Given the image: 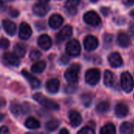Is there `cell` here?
Returning a JSON list of instances; mask_svg holds the SVG:
<instances>
[{"instance_id":"d6986e66","label":"cell","mask_w":134,"mask_h":134,"mask_svg":"<svg viewBox=\"0 0 134 134\" xmlns=\"http://www.w3.org/2000/svg\"><path fill=\"white\" fill-rule=\"evenodd\" d=\"M80 2V0H67L65 3V8L70 14H75L77 13V7Z\"/></svg>"},{"instance_id":"681fc988","label":"cell","mask_w":134,"mask_h":134,"mask_svg":"<svg viewBox=\"0 0 134 134\" xmlns=\"http://www.w3.org/2000/svg\"><path fill=\"white\" fill-rule=\"evenodd\" d=\"M26 134H42V133H27Z\"/></svg>"},{"instance_id":"cb8c5ba5","label":"cell","mask_w":134,"mask_h":134,"mask_svg":"<svg viewBox=\"0 0 134 134\" xmlns=\"http://www.w3.org/2000/svg\"><path fill=\"white\" fill-rule=\"evenodd\" d=\"M120 132L123 134H133V126L129 122H125L120 126Z\"/></svg>"},{"instance_id":"d590c367","label":"cell","mask_w":134,"mask_h":134,"mask_svg":"<svg viewBox=\"0 0 134 134\" xmlns=\"http://www.w3.org/2000/svg\"><path fill=\"white\" fill-rule=\"evenodd\" d=\"M76 90V86L74 85H68L65 87V92L68 93H71L73 92H75Z\"/></svg>"},{"instance_id":"ba28073f","label":"cell","mask_w":134,"mask_h":134,"mask_svg":"<svg viewBox=\"0 0 134 134\" xmlns=\"http://www.w3.org/2000/svg\"><path fill=\"white\" fill-rule=\"evenodd\" d=\"M98 44V39L93 35H88L84 39V47L88 51H92L97 49Z\"/></svg>"},{"instance_id":"4dcf8cb0","label":"cell","mask_w":134,"mask_h":134,"mask_svg":"<svg viewBox=\"0 0 134 134\" xmlns=\"http://www.w3.org/2000/svg\"><path fill=\"white\" fill-rule=\"evenodd\" d=\"M82 99V101L83 103V104L86 106V107H89L91 103H92V100H93V98L91 97L90 94H88V93H85L81 97Z\"/></svg>"},{"instance_id":"1f68e13d","label":"cell","mask_w":134,"mask_h":134,"mask_svg":"<svg viewBox=\"0 0 134 134\" xmlns=\"http://www.w3.org/2000/svg\"><path fill=\"white\" fill-rule=\"evenodd\" d=\"M41 56H42V53L38 50L34 49L30 53V59L31 60H37L41 57Z\"/></svg>"},{"instance_id":"60d3db41","label":"cell","mask_w":134,"mask_h":134,"mask_svg":"<svg viewBox=\"0 0 134 134\" xmlns=\"http://www.w3.org/2000/svg\"><path fill=\"white\" fill-rule=\"evenodd\" d=\"M122 2L126 6H131L134 3V0H122Z\"/></svg>"},{"instance_id":"7dc6e473","label":"cell","mask_w":134,"mask_h":134,"mask_svg":"<svg viewBox=\"0 0 134 134\" xmlns=\"http://www.w3.org/2000/svg\"><path fill=\"white\" fill-rule=\"evenodd\" d=\"M3 117H4V115H2V113H0V121H1V120H2V119H3Z\"/></svg>"},{"instance_id":"f1b7e54d","label":"cell","mask_w":134,"mask_h":134,"mask_svg":"<svg viewBox=\"0 0 134 134\" xmlns=\"http://www.w3.org/2000/svg\"><path fill=\"white\" fill-rule=\"evenodd\" d=\"M110 108V104L108 101H101L97 105V111L100 114L106 113Z\"/></svg>"},{"instance_id":"277c9868","label":"cell","mask_w":134,"mask_h":134,"mask_svg":"<svg viewBox=\"0 0 134 134\" xmlns=\"http://www.w3.org/2000/svg\"><path fill=\"white\" fill-rule=\"evenodd\" d=\"M100 79V71L97 68L89 69L86 73V81L89 85H97Z\"/></svg>"},{"instance_id":"52a82bcc","label":"cell","mask_w":134,"mask_h":134,"mask_svg":"<svg viewBox=\"0 0 134 134\" xmlns=\"http://www.w3.org/2000/svg\"><path fill=\"white\" fill-rule=\"evenodd\" d=\"M72 35V27L70 25L64 26L57 35L56 36V41L57 42H61L68 38H70Z\"/></svg>"},{"instance_id":"6da1fadb","label":"cell","mask_w":134,"mask_h":134,"mask_svg":"<svg viewBox=\"0 0 134 134\" xmlns=\"http://www.w3.org/2000/svg\"><path fill=\"white\" fill-rule=\"evenodd\" d=\"M34 99L38 102L42 107L48 110H53V111H57L59 109V105L57 102L53 101V100H50L42 95V93H35L34 95Z\"/></svg>"},{"instance_id":"8fae6325","label":"cell","mask_w":134,"mask_h":134,"mask_svg":"<svg viewBox=\"0 0 134 134\" xmlns=\"http://www.w3.org/2000/svg\"><path fill=\"white\" fill-rule=\"evenodd\" d=\"M49 10V5L45 3L39 2L38 4H35L33 7V11H34L35 14L37 16H45L48 13Z\"/></svg>"},{"instance_id":"ee69618b","label":"cell","mask_w":134,"mask_h":134,"mask_svg":"<svg viewBox=\"0 0 134 134\" xmlns=\"http://www.w3.org/2000/svg\"><path fill=\"white\" fill-rule=\"evenodd\" d=\"M130 32L132 33V35H134V23L131 24V25L130 27Z\"/></svg>"},{"instance_id":"8992f818","label":"cell","mask_w":134,"mask_h":134,"mask_svg":"<svg viewBox=\"0 0 134 134\" xmlns=\"http://www.w3.org/2000/svg\"><path fill=\"white\" fill-rule=\"evenodd\" d=\"M83 18H84V21L87 24H90L91 26H97L100 23V17L93 10L86 12Z\"/></svg>"},{"instance_id":"2e32d148","label":"cell","mask_w":134,"mask_h":134,"mask_svg":"<svg viewBox=\"0 0 134 134\" xmlns=\"http://www.w3.org/2000/svg\"><path fill=\"white\" fill-rule=\"evenodd\" d=\"M63 22H64V19L60 14H53L49 20V26L54 29H57L59 27H60Z\"/></svg>"},{"instance_id":"ab89813d","label":"cell","mask_w":134,"mask_h":134,"mask_svg":"<svg viewBox=\"0 0 134 134\" xmlns=\"http://www.w3.org/2000/svg\"><path fill=\"white\" fill-rule=\"evenodd\" d=\"M0 134H10V133L6 126H2L0 127Z\"/></svg>"},{"instance_id":"7402d4cb","label":"cell","mask_w":134,"mask_h":134,"mask_svg":"<svg viewBox=\"0 0 134 134\" xmlns=\"http://www.w3.org/2000/svg\"><path fill=\"white\" fill-rule=\"evenodd\" d=\"M129 112V108L128 107L123 104V103H119L116 105L115 107V115L119 117V118H123L127 115Z\"/></svg>"},{"instance_id":"5b68a950","label":"cell","mask_w":134,"mask_h":134,"mask_svg":"<svg viewBox=\"0 0 134 134\" xmlns=\"http://www.w3.org/2000/svg\"><path fill=\"white\" fill-rule=\"evenodd\" d=\"M66 50L68 53L71 56L73 57L79 56L81 52V46L79 42L76 39L70 40L66 46Z\"/></svg>"},{"instance_id":"5bb4252c","label":"cell","mask_w":134,"mask_h":134,"mask_svg":"<svg viewBox=\"0 0 134 134\" xmlns=\"http://www.w3.org/2000/svg\"><path fill=\"white\" fill-rule=\"evenodd\" d=\"M3 58L5 60V62H7L10 65L16 67V66H18L20 64V59L15 53L6 52V53H4Z\"/></svg>"},{"instance_id":"9c48e42d","label":"cell","mask_w":134,"mask_h":134,"mask_svg":"<svg viewBox=\"0 0 134 134\" xmlns=\"http://www.w3.org/2000/svg\"><path fill=\"white\" fill-rule=\"evenodd\" d=\"M32 34L31 27L27 23H22L20 26L19 37L21 39H28Z\"/></svg>"},{"instance_id":"f6af8a7d","label":"cell","mask_w":134,"mask_h":134,"mask_svg":"<svg viewBox=\"0 0 134 134\" xmlns=\"http://www.w3.org/2000/svg\"><path fill=\"white\" fill-rule=\"evenodd\" d=\"M49 0H39V2H41V3H45V4H46L48 2H49Z\"/></svg>"},{"instance_id":"f907efd6","label":"cell","mask_w":134,"mask_h":134,"mask_svg":"<svg viewBox=\"0 0 134 134\" xmlns=\"http://www.w3.org/2000/svg\"><path fill=\"white\" fill-rule=\"evenodd\" d=\"M9 1H12V0H9Z\"/></svg>"},{"instance_id":"d4e9b609","label":"cell","mask_w":134,"mask_h":134,"mask_svg":"<svg viewBox=\"0 0 134 134\" xmlns=\"http://www.w3.org/2000/svg\"><path fill=\"white\" fill-rule=\"evenodd\" d=\"M14 53L18 57H23L26 53V46L22 43H17L14 46Z\"/></svg>"},{"instance_id":"4316f807","label":"cell","mask_w":134,"mask_h":134,"mask_svg":"<svg viewBox=\"0 0 134 134\" xmlns=\"http://www.w3.org/2000/svg\"><path fill=\"white\" fill-rule=\"evenodd\" d=\"M46 62L45 61H38L31 66V71L34 73H42L46 68Z\"/></svg>"},{"instance_id":"3957f363","label":"cell","mask_w":134,"mask_h":134,"mask_svg":"<svg viewBox=\"0 0 134 134\" xmlns=\"http://www.w3.org/2000/svg\"><path fill=\"white\" fill-rule=\"evenodd\" d=\"M133 79L130 73L127 71L123 72L121 75V86L122 90L126 93H130L133 90Z\"/></svg>"},{"instance_id":"83f0119b","label":"cell","mask_w":134,"mask_h":134,"mask_svg":"<svg viewBox=\"0 0 134 134\" xmlns=\"http://www.w3.org/2000/svg\"><path fill=\"white\" fill-rule=\"evenodd\" d=\"M26 127L29 129H38L40 126V122L35 118H28L25 122Z\"/></svg>"},{"instance_id":"836d02e7","label":"cell","mask_w":134,"mask_h":134,"mask_svg":"<svg viewBox=\"0 0 134 134\" xmlns=\"http://www.w3.org/2000/svg\"><path fill=\"white\" fill-rule=\"evenodd\" d=\"M113 36L110 34H105L104 36V44L105 45H110L112 42Z\"/></svg>"},{"instance_id":"ac0fdd59","label":"cell","mask_w":134,"mask_h":134,"mask_svg":"<svg viewBox=\"0 0 134 134\" xmlns=\"http://www.w3.org/2000/svg\"><path fill=\"white\" fill-rule=\"evenodd\" d=\"M2 27H3L5 31L9 35H13L16 33V24L10 20H3Z\"/></svg>"},{"instance_id":"bcb514c9","label":"cell","mask_w":134,"mask_h":134,"mask_svg":"<svg viewBox=\"0 0 134 134\" xmlns=\"http://www.w3.org/2000/svg\"><path fill=\"white\" fill-rule=\"evenodd\" d=\"M130 15H131V16H132L133 18H134V9L131 11V13H130Z\"/></svg>"},{"instance_id":"d6a6232c","label":"cell","mask_w":134,"mask_h":134,"mask_svg":"<svg viewBox=\"0 0 134 134\" xmlns=\"http://www.w3.org/2000/svg\"><path fill=\"white\" fill-rule=\"evenodd\" d=\"M78 134H95V132L90 127H84L78 133Z\"/></svg>"},{"instance_id":"603a6c76","label":"cell","mask_w":134,"mask_h":134,"mask_svg":"<svg viewBox=\"0 0 134 134\" xmlns=\"http://www.w3.org/2000/svg\"><path fill=\"white\" fill-rule=\"evenodd\" d=\"M114 81H115L114 74L111 71L107 70L104 72V82L105 86L108 87L111 86L114 84Z\"/></svg>"},{"instance_id":"44dd1931","label":"cell","mask_w":134,"mask_h":134,"mask_svg":"<svg viewBox=\"0 0 134 134\" xmlns=\"http://www.w3.org/2000/svg\"><path fill=\"white\" fill-rule=\"evenodd\" d=\"M10 110L12 111V113L15 115V116H20L24 114H25L27 112V110L24 106L20 104H12L10 106Z\"/></svg>"},{"instance_id":"4fadbf2b","label":"cell","mask_w":134,"mask_h":134,"mask_svg":"<svg viewBox=\"0 0 134 134\" xmlns=\"http://www.w3.org/2000/svg\"><path fill=\"white\" fill-rule=\"evenodd\" d=\"M69 119H70L71 125L73 127L79 126L82 122V116L75 110H71L69 112Z\"/></svg>"},{"instance_id":"ffe728a7","label":"cell","mask_w":134,"mask_h":134,"mask_svg":"<svg viewBox=\"0 0 134 134\" xmlns=\"http://www.w3.org/2000/svg\"><path fill=\"white\" fill-rule=\"evenodd\" d=\"M118 42L120 46L126 48L130 45L131 39L127 34L124 32H120L118 35Z\"/></svg>"},{"instance_id":"f546056e","label":"cell","mask_w":134,"mask_h":134,"mask_svg":"<svg viewBox=\"0 0 134 134\" xmlns=\"http://www.w3.org/2000/svg\"><path fill=\"white\" fill-rule=\"evenodd\" d=\"M60 125V122L57 119H53V120H50L46 124V128L47 130L49 131H54L56 130L58 126Z\"/></svg>"},{"instance_id":"30bf717a","label":"cell","mask_w":134,"mask_h":134,"mask_svg":"<svg viewBox=\"0 0 134 134\" xmlns=\"http://www.w3.org/2000/svg\"><path fill=\"white\" fill-rule=\"evenodd\" d=\"M108 61L113 68H119L122 65L123 60L119 53H112L108 56Z\"/></svg>"},{"instance_id":"f35d334b","label":"cell","mask_w":134,"mask_h":134,"mask_svg":"<svg viewBox=\"0 0 134 134\" xmlns=\"http://www.w3.org/2000/svg\"><path fill=\"white\" fill-rule=\"evenodd\" d=\"M9 15L13 17H16L19 15V12L15 9H10L9 10Z\"/></svg>"},{"instance_id":"7c38bea8","label":"cell","mask_w":134,"mask_h":134,"mask_svg":"<svg viewBox=\"0 0 134 134\" xmlns=\"http://www.w3.org/2000/svg\"><path fill=\"white\" fill-rule=\"evenodd\" d=\"M22 74L24 76V78L27 80V82L30 83L31 86L34 89L38 88L40 86V81L34 75H32L31 74H30L28 71L23 70L22 71Z\"/></svg>"},{"instance_id":"e575fe53","label":"cell","mask_w":134,"mask_h":134,"mask_svg":"<svg viewBox=\"0 0 134 134\" xmlns=\"http://www.w3.org/2000/svg\"><path fill=\"white\" fill-rule=\"evenodd\" d=\"M9 42L8 39L3 38H2V39L0 40V47H1V48H2V49H6V48L9 47Z\"/></svg>"},{"instance_id":"c3c4849f","label":"cell","mask_w":134,"mask_h":134,"mask_svg":"<svg viewBox=\"0 0 134 134\" xmlns=\"http://www.w3.org/2000/svg\"><path fill=\"white\" fill-rule=\"evenodd\" d=\"M90 1H91L92 2H97L98 0H90Z\"/></svg>"},{"instance_id":"e0dca14e","label":"cell","mask_w":134,"mask_h":134,"mask_svg":"<svg viewBox=\"0 0 134 134\" xmlns=\"http://www.w3.org/2000/svg\"><path fill=\"white\" fill-rule=\"evenodd\" d=\"M38 43L39 46L42 49H43L45 50H47L52 46V39H51V38L49 35H41L38 38Z\"/></svg>"},{"instance_id":"7a4b0ae2","label":"cell","mask_w":134,"mask_h":134,"mask_svg":"<svg viewBox=\"0 0 134 134\" xmlns=\"http://www.w3.org/2000/svg\"><path fill=\"white\" fill-rule=\"evenodd\" d=\"M80 65L78 64H72L64 74V77L66 80L71 83H75L79 80V73L80 71Z\"/></svg>"},{"instance_id":"484cf974","label":"cell","mask_w":134,"mask_h":134,"mask_svg":"<svg viewBox=\"0 0 134 134\" xmlns=\"http://www.w3.org/2000/svg\"><path fill=\"white\" fill-rule=\"evenodd\" d=\"M115 133H116V130L112 123L106 124L101 128L100 131V134H115Z\"/></svg>"},{"instance_id":"8d00e7d4","label":"cell","mask_w":134,"mask_h":134,"mask_svg":"<svg viewBox=\"0 0 134 134\" xmlns=\"http://www.w3.org/2000/svg\"><path fill=\"white\" fill-rule=\"evenodd\" d=\"M6 4L3 0H0V13H3L6 10Z\"/></svg>"},{"instance_id":"7bdbcfd3","label":"cell","mask_w":134,"mask_h":134,"mask_svg":"<svg viewBox=\"0 0 134 134\" xmlns=\"http://www.w3.org/2000/svg\"><path fill=\"white\" fill-rule=\"evenodd\" d=\"M59 134H70V133H69V132H68V130L67 129L64 128V129H62V130L60 131Z\"/></svg>"},{"instance_id":"9a60e30c","label":"cell","mask_w":134,"mask_h":134,"mask_svg":"<svg viewBox=\"0 0 134 134\" xmlns=\"http://www.w3.org/2000/svg\"><path fill=\"white\" fill-rule=\"evenodd\" d=\"M46 88L50 93H56L60 88V82L57 79H52L47 81L46 84Z\"/></svg>"},{"instance_id":"74e56055","label":"cell","mask_w":134,"mask_h":134,"mask_svg":"<svg viewBox=\"0 0 134 134\" xmlns=\"http://www.w3.org/2000/svg\"><path fill=\"white\" fill-rule=\"evenodd\" d=\"M69 57L68 56V55H66V54H64V55H63L62 57H61V58H60V61H61V63L62 64H68V62H69Z\"/></svg>"},{"instance_id":"b9f144b4","label":"cell","mask_w":134,"mask_h":134,"mask_svg":"<svg viewBox=\"0 0 134 134\" xmlns=\"http://www.w3.org/2000/svg\"><path fill=\"white\" fill-rule=\"evenodd\" d=\"M100 10H101V13H102L104 16H107V15L108 14L109 11H110V9H109L108 7H102V8L100 9Z\"/></svg>"}]
</instances>
